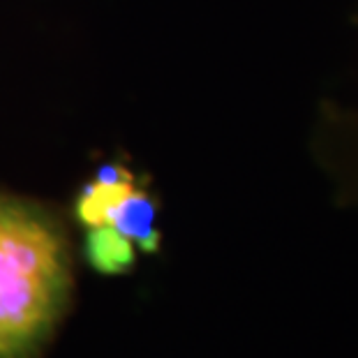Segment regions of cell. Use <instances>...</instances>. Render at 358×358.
I'll list each match as a JSON object with an SVG mask.
<instances>
[{
    "label": "cell",
    "instance_id": "3",
    "mask_svg": "<svg viewBox=\"0 0 358 358\" xmlns=\"http://www.w3.org/2000/svg\"><path fill=\"white\" fill-rule=\"evenodd\" d=\"M136 185L134 176L123 166L109 164L97 173L93 182H88L81 189L77 199V217L81 224L86 227H104L113 224L118 210L123 203L134 194Z\"/></svg>",
    "mask_w": 358,
    "mask_h": 358
},
{
    "label": "cell",
    "instance_id": "4",
    "mask_svg": "<svg viewBox=\"0 0 358 358\" xmlns=\"http://www.w3.org/2000/svg\"><path fill=\"white\" fill-rule=\"evenodd\" d=\"M86 255L100 273L118 275L134 264V243L111 224L93 227L86 241Z\"/></svg>",
    "mask_w": 358,
    "mask_h": 358
},
{
    "label": "cell",
    "instance_id": "5",
    "mask_svg": "<svg viewBox=\"0 0 358 358\" xmlns=\"http://www.w3.org/2000/svg\"><path fill=\"white\" fill-rule=\"evenodd\" d=\"M111 227H116L129 241L148 252H153L159 245V231L155 229V203L141 187H136L134 194L123 203Z\"/></svg>",
    "mask_w": 358,
    "mask_h": 358
},
{
    "label": "cell",
    "instance_id": "1",
    "mask_svg": "<svg viewBox=\"0 0 358 358\" xmlns=\"http://www.w3.org/2000/svg\"><path fill=\"white\" fill-rule=\"evenodd\" d=\"M70 292L63 234L35 206L0 196V358H26Z\"/></svg>",
    "mask_w": 358,
    "mask_h": 358
},
{
    "label": "cell",
    "instance_id": "2",
    "mask_svg": "<svg viewBox=\"0 0 358 358\" xmlns=\"http://www.w3.org/2000/svg\"><path fill=\"white\" fill-rule=\"evenodd\" d=\"M352 21L358 26V10ZM315 150L335 180L358 199V109L329 102L319 111Z\"/></svg>",
    "mask_w": 358,
    "mask_h": 358
}]
</instances>
